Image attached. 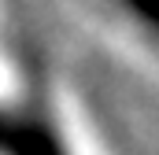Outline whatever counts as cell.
Instances as JSON below:
<instances>
[{"label":"cell","mask_w":159,"mask_h":155,"mask_svg":"<svg viewBox=\"0 0 159 155\" xmlns=\"http://www.w3.org/2000/svg\"><path fill=\"white\" fill-rule=\"evenodd\" d=\"M0 155H81V144L44 89L0 81Z\"/></svg>","instance_id":"cell-1"},{"label":"cell","mask_w":159,"mask_h":155,"mask_svg":"<svg viewBox=\"0 0 159 155\" xmlns=\"http://www.w3.org/2000/svg\"><path fill=\"white\" fill-rule=\"evenodd\" d=\"M100 7L137 52L159 63V0H100Z\"/></svg>","instance_id":"cell-2"},{"label":"cell","mask_w":159,"mask_h":155,"mask_svg":"<svg viewBox=\"0 0 159 155\" xmlns=\"http://www.w3.org/2000/svg\"><path fill=\"white\" fill-rule=\"evenodd\" d=\"M4 78H7V70H4V67H0V81H4Z\"/></svg>","instance_id":"cell-3"}]
</instances>
